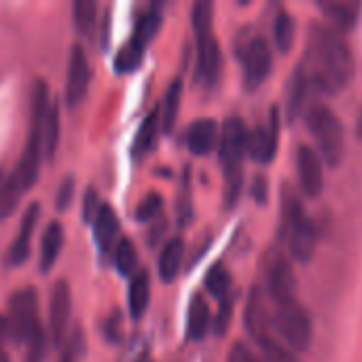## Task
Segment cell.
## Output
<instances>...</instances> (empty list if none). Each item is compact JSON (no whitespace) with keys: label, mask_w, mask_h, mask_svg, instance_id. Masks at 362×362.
<instances>
[{"label":"cell","mask_w":362,"mask_h":362,"mask_svg":"<svg viewBox=\"0 0 362 362\" xmlns=\"http://www.w3.org/2000/svg\"><path fill=\"white\" fill-rule=\"evenodd\" d=\"M221 66L223 53L218 40L212 34L197 38V78L208 87L216 85L221 76Z\"/></svg>","instance_id":"obj_12"},{"label":"cell","mask_w":362,"mask_h":362,"mask_svg":"<svg viewBox=\"0 0 362 362\" xmlns=\"http://www.w3.org/2000/svg\"><path fill=\"white\" fill-rule=\"evenodd\" d=\"M2 182H4V178H2V172H0V187H2Z\"/></svg>","instance_id":"obj_44"},{"label":"cell","mask_w":362,"mask_h":362,"mask_svg":"<svg viewBox=\"0 0 362 362\" xmlns=\"http://www.w3.org/2000/svg\"><path fill=\"white\" fill-rule=\"evenodd\" d=\"M70 314H72L70 286L64 280H59V282H55L53 293H51V301H49V327H51V339L55 344H59L64 339Z\"/></svg>","instance_id":"obj_11"},{"label":"cell","mask_w":362,"mask_h":362,"mask_svg":"<svg viewBox=\"0 0 362 362\" xmlns=\"http://www.w3.org/2000/svg\"><path fill=\"white\" fill-rule=\"evenodd\" d=\"M267 193H269L267 178H263V176H257V178H255V185H252V195H255V199H257L261 206L267 202Z\"/></svg>","instance_id":"obj_41"},{"label":"cell","mask_w":362,"mask_h":362,"mask_svg":"<svg viewBox=\"0 0 362 362\" xmlns=\"http://www.w3.org/2000/svg\"><path fill=\"white\" fill-rule=\"evenodd\" d=\"M274 40L282 53H288L295 42V21L286 8H280L274 19Z\"/></svg>","instance_id":"obj_25"},{"label":"cell","mask_w":362,"mask_h":362,"mask_svg":"<svg viewBox=\"0 0 362 362\" xmlns=\"http://www.w3.org/2000/svg\"><path fill=\"white\" fill-rule=\"evenodd\" d=\"M308 76H305V72H303V68L299 66V70L293 74V78H291V85H288V102H286V115H288V119L293 121L297 115H299V110H301V106H303V102H305V91H308Z\"/></svg>","instance_id":"obj_26"},{"label":"cell","mask_w":362,"mask_h":362,"mask_svg":"<svg viewBox=\"0 0 362 362\" xmlns=\"http://www.w3.org/2000/svg\"><path fill=\"white\" fill-rule=\"evenodd\" d=\"M138 263V252H136V246L132 244L129 238H121L119 244L115 246V267L123 274V276H129L134 272Z\"/></svg>","instance_id":"obj_31"},{"label":"cell","mask_w":362,"mask_h":362,"mask_svg":"<svg viewBox=\"0 0 362 362\" xmlns=\"http://www.w3.org/2000/svg\"><path fill=\"white\" fill-rule=\"evenodd\" d=\"M159 123H161V108L155 106V108L144 117V121L140 123V129H138V136H136V142H134L136 155H144V153L157 142Z\"/></svg>","instance_id":"obj_24"},{"label":"cell","mask_w":362,"mask_h":362,"mask_svg":"<svg viewBox=\"0 0 362 362\" xmlns=\"http://www.w3.org/2000/svg\"><path fill=\"white\" fill-rule=\"evenodd\" d=\"M227 362H261L257 358V354L246 346V344H242V341H238V344H233V348H231V352H229V358Z\"/></svg>","instance_id":"obj_39"},{"label":"cell","mask_w":362,"mask_h":362,"mask_svg":"<svg viewBox=\"0 0 362 362\" xmlns=\"http://www.w3.org/2000/svg\"><path fill=\"white\" fill-rule=\"evenodd\" d=\"M238 55L244 68V85L252 91L259 85H263L272 72V51L269 45L263 36L255 34L248 36L240 47H238Z\"/></svg>","instance_id":"obj_6"},{"label":"cell","mask_w":362,"mask_h":362,"mask_svg":"<svg viewBox=\"0 0 362 362\" xmlns=\"http://www.w3.org/2000/svg\"><path fill=\"white\" fill-rule=\"evenodd\" d=\"M282 238L288 244V250L293 259L299 263H310L316 250V227L308 218L301 202L297 195L291 193V189H284L282 197Z\"/></svg>","instance_id":"obj_2"},{"label":"cell","mask_w":362,"mask_h":362,"mask_svg":"<svg viewBox=\"0 0 362 362\" xmlns=\"http://www.w3.org/2000/svg\"><path fill=\"white\" fill-rule=\"evenodd\" d=\"M129 314L134 320H140L148 308V301H151V280H148V274L146 272H140L132 278V284H129Z\"/></svg>","instance_id":"obj_22"},{"label":"cell","mask_w":362,"mask_h":362,"mask_svg":"<svg viewBox=\"0 0 362 362\" xmlns=\"http://www.w3.org/2000/svg\"><path fill=\"white\" fill-rule=\"evenodd\" d=\"M72 193H74V180H72V178H66V180L62 182L59 191H57V208H59V210H64V208L70 206Z\"/></svg>","instance_id":"obj_40"},{"label":"cell","mask_w":362,"mask_h":362,"mask_svg":"<svg viewBox=\"0 0 362 362\" xmlns=\"http://www.w3.org/2000/svg\"><path fill=\"white\" fill-rule=\"evenodd\" d=\"M318 6L325 13V17L337 30H341V32H350L356 25V21H358L361 2H352V0H331V2H320Z\"/></svg>","instance_id":"obj_18"},{"label":"cell","mask_w":362,"mask_h":362,"mask_svg":"<svg viewBox=\"0 0 362 362\" xmlns=\"http://www.w3.org/2000/svg\"><path fill=\"white\" fill-rule=\"evenodd\" d=\"M246 138L248 129L240 117H231L225 121L221 132V161L225 165V176L242 174V159L246 155Z\"/></svg>","instance_id":"obj_7"},{"label":"cell","mask_w":362,"mask_h":362,"mask_svg":"<svg viewBox=\"0 0 362 362\" xmlns=\"http://www.w3.org/2000/svg\"><path fill=\"white\" fill-rule=\"evenodd\" d=\"M305 123H308V129L314 134V138L318 142L322 159L331 168H337L341 163V159H344V153H346L344 125L337 119V115L329 106L316 102V104H312L308 108Z\"/></svg>","instance_id":"obj_3"},{"label":"cell","mask_w":362,"mask_h":362,"mask_svg":"<svg viewBox=\"0 0 362 362\" xmlns=\"http://www.w3.org/2000/svg\"><path fill=\"white\" fill-rule=\"evenodd\" d=\"M180 100H182V81L176 78V81L168 87V93H165V100H163L161 125H163L165 132L174 129V125H176L178 110H180Z\"/></svg>","instance_id":"obj_27"},{"label":"cell","mask_w":362,"mask_h":362,"mask_svg":"<svg viewBox=\"0 0 362 362\" xmlns=\"http://www.w3.org/2000/svg\"><path fill=\"white\" fill-rule=\"evenodd\" d=\"M119 229H121V225H119L115 210L108 204H102L93 218V238L102 252H108L115 246V242L119 238Z\"/></svg>","instance_id":"obj_16"},{"label":"cell","mask_w":362,"mask_h":362,"mask_svg":"<svg viewBox=\"0 0 362 362\" xmlns=\"http://www.w3.org/2000/svg\"><path fill=\"white\" fill-rule=\"evenodd\" d=\"M212 11H214V6L210 0H199L193 4L191 17H193V28H195L197 38L212 34Z\"/></svg>","instance_id":"obj_33"},{"label":"cell","mask_w":362,"mask_h":362,"mask_svg":"<svg viewBox=\"0 0 362 362\" xmlns=\"http://www.w3.org/2000/svg\"><path fill=\"white\" fill-rule=\"evenodd\" d=\"M297 170H299V182L308 197H318L325 187V172H322V159L318 151L312 146L301 144L297 153Z\"/></svg>","instance_id":"obj_10"},{"label":"cell","mask_w":362,"mask_h":362,"mask_svg":"<svg viewBox=\"0 0 362 362\" xmlns=\"http://www.w3.org/2000/svg\"><path fill=\"white\" fill-rule=\"evenodd\" d=\"M308 83L322 93H339L346 89L356 72L354 55L341 34L325 23H312L308 36L305 64L301 66Z\"/></svg>","instance_id":"obj_1"},{"label":"cell","mask_w":362,"mask_h":362,"mask_svg":"<svg viewBox=\"0 0 362 362\" xmlns=\"http://www.w3.org/2000/svg\"><path fill=\"white\" fill-rule=\"evenodd\" d=\"M218 140V125L214 119H197L187 129V146L193 155H208Z\"/></svg>","instance_id":"obj_15"},{"label":"cell","mask_w":362,"mask_h":362,"mask_svg":"<svg viewBox=\"0 0 362 362\" xmlns=\"http://www.w3.org/2000/svg\"><path fill=\"white\" fill-rule=\"evenodd\" d=\"M274 327L282 335L284 344L295 352H308L312 346V318L308 310L297 301H286L276 305Z\"/></svg>","instance_id":"obj_4"},{"label":"cell","mask_w":362,"mask_h":362,"mask_svg":"<svg viewBox=\"0 0 362 362\" xmlns=\"http://www.w3.org/2000/svg\"><path fill=\"white\" fill-rule=\"evenodd\" d=\"M64 246V227L57 221H51L45 231H42V240H40V272L49 274L62 252Z\"/></svg>","instance_id":"obj_19"},{"label":"cell","mask_w":362,"mask_h":362,"mask_svg":"<svg viewBox=\"0 0 362 362\" xmlns=\"http://www.w3.org/2000/svg\"><path fill=\"white\" fill-rule=\"evenodd\" d=\"M159 28H161V13H159L157 8H151V11H146V13L138 19L132 40H136L140 47L146 49V45L155 38V34L159 32Z\"/></svg>","instance_id":"obj_28"},{"label":"cell","mask_w":362,"mask_h":362,"mask_svg":"<svg viewBox=\"0 0 362 362\" xmlns=\"http://www.w3.org/2000/svg\"><path fill=\"white\" fill-rule=\"evenodd\" d=\"M100 206H102V204L98 202L95 189H87V193H85V197H83V218H85V223H93V218H95Z\"/></svg>","instance_id":"obj_38"},{"label":"cell","mask_w":362,"mask_h":362,"mask_svg":"<svg viewBox=\"0 0 362 362\" xmlns=\"http://www.w3.org/2000/svg\"><path fill=\"white\" fill-rule=\"evenodd\" d=\"M142 55H144V47H140L136 40H127L115 57V70L117 72L136 70L142 62Z\"/></svg>","instance_id":"obj_30"},{"label":"cell","mask_w":362,"mask_h":362,"mask_svg":"<svg viewBox=\"0 0 362 362\" xmlns=\"http://www.w3.org/2000/svg\"><path fill=\"white\" fill-rule=\"evenodd\" d=\"M0 362H8V356H6V352H4L2 346H0Z\"/></svg>","instance_id":"obj_43"},{"label":"cell","mask_w":362,"mask_h":362,"mask_svg":"<svg viewBox=\"0 0 362 362\" xmlns=\"http://www.w3.org/2000/svg\"><path fill=\"white\" fill-rule=\"evenodd\" d=\"M8 339L17 344H28L40 329L38 325V297L32 288H21L8 299L6 312Z\"/></svg>","instance_id":"obj_5"},{"label":"cell","mask_w":362,"mask_h":362,"mask_svg":"<svg viewBox=\"0 0 362 362\" xmlns=\"http://www.w3.org/2000/svg\"><path fill=\"white\" fill-rule=\"evenodd\" d=\"M38 218H40V204L34 202L23 212L19 231L15 235V242L11 244V250H8V263L11 265H21L30 257V242H32V235H34Z\"/></svg>","instance_id":"obj_14"},{"label":"cell","mask_w":362,"mask_h":362,"mask_svg":"<svg viewBox=\"0 0 362 362\" xmlns=\"http://www.w3.org/2000/svg\"><path fill=\"white\" fill-rule=\"evenodd\" d=\"M95 11H98V4L93 0H74L72 13H74V23L81 34H91L93 23H95Z\"/></svg>","instance_id":"obj_32"},{"label":"cell","mask_w":362,"mask_h":362,"mask_svg":"<svg viewBox=\"0 0 362 362\" xmlns=\"http://www.w3.org/2000/svg\"><path fill=\"white\" fill-rule=\"evenodd\" d=\"M278 136H280V117L278 108H272L269 125H257L252 132H248L246 138V153L257 163H269L276 157L278 151Z\"/></svg>","instance_id":"obj_8"},{"label":"cell","mask_w":362,"mask_h":362,"mask_svg":"<svg viewBox=\"0 0 362 362\" xmlns=\"http://www.w3.org/2000/svg\"><path fill=\"white\" fill-rule=\"evenodd\" d=\"M91 81V68L89 57L81 45H74L68 59V74H66V102L68 106H76L89 89Z\"/></svg>","instance_id":"obj_9"},{"label":"cell","mask_w":362,"mask_h":362,"mask_svg":"<svg viewBox=\"0 0 362 362\" xmlns=\"http://www.w3.org/2000/svg\"><path fill=\"white\" fill-rule=\"evenodd\" d=\"M244 322L246 329L250 333L252 339H257V344L265 337H269V316L263 303V295L259 288H255L248 297V305H246V314H244Z\"/></svg>","instance_id":"obj_17"},{"label":"cell","mask_w":362,"mask_h":362,"mask_svg":"<svg viewBox=\"0 0 362 362\" xmlns=\"http://www.w3.org/2000/svg\"><path fill=\"white\" fill-rule=\"evenodd\" d=\"M208 329H210V308L202 295H193L187 316V335L189 339L199 341L206 337Z\"/></svg>","instance_id":"obj_20"},{"label":"cell","mask_w":362,"mask_h":362,"mask_svg":"<svg viewBox=\"0 0 362 362\" xmlns=\"http://www.w3.org/2000/svg\"><path fill=\"white\" fill-rule=\"evenodd\" d=\"M138 362H148V361H146V358H140V361H138Z\"/></svg>","instance_id":"obj_45"},{"label":"cell","mask_w":362,"mask_h":362,"mask_svg":"<svg viewBox=\"0 0 362 362\" xmlns=\"http://www.w3.org/2000/svg\"><path fill=\"white\" fill-rule=\"evenodd\" d=\"M57 142H59V106L55 100H49L42 121V155L51 159L55 155Z\"/></svg>","instance_id":"obj_23"},{"label":"cell","mask_w":362,"mask_h":362,"mask_svg":"<svg viewBox=\"0 0 362 362\" xmlns=\"http://www.w3.org/2000/svg\"><path fill=\"white\" fill-rule=\"evenodd\" d=\"M259 348L263 352V361L265 362H297L295 354L286 346H282L280 341H276L272 335L265 337V339H261L259 341Z\"/></svg>","instance_id":"obj_34"},{"label":"cell","mask_w":362,"mask_h":362,"mask_svg":"<svg viewBox=\"0 0 362 362\" xmlns=\"http://www.w3.org/2000/svg\"><path fill=\"white\" fill-rule=\"evenodd\" d=\"M204 284H206V288H208V293H210L212 297H216V299L223 301L225 297H229V291H231V276H229V272L225 269L223 263H216V265H212L210 272L206 274Z\"/></svg>","instance_id":"obj_29"},{"label":"cell","mask_w":362,"mask_h":362,"mask_svg":"<svg viewBox=\"0 0 362 362\" xmlns=\"http://www.w3.org/2000/svg\"><path fill=\"white\" fill-rule=\"evenodd\" d=\"M59 362H72V354H70V352H64V354H62V361Z\"/></svg>","instance_id":"obj_42"},{"label":"cell","mask_w":362,"mask_h":362,"mask_svg":"<svg viewBox=\"0 0 362 362\" xmlns=\"http://www.w3.org/2000/svg\"><path fill=\"white\" fill-rule=\"evenodd\" d=\"M267 288H269V295L274 297L276 305L295 299L297 280H295L293 265H291L284 257H278V259L272 263L269 274H267Z\"/></svg>","instance_id":"obj_13"},{"label":"cell","mask_w":362,"mask_h":362,"mask_svg":"<svg viewBox=\"0 0 362 362\" xmlns=\"http://www.w3.org/2000/svg\"><path fill=\"white\" fill-rule=\"evenodd\" d=\"M231 316H233V297H225L218 310V316L214 320V333L216 335H225L229 325H231Z\"/></svg>","instance_id":"obj_36"},{"label":"cell","mask_w":362,"mask_h":362,"mask_svg":"<svg viewBox=\"0 0 362 362\" xmlns=\"http://www.w3.org/2000/svg\"><path fill=\"white\" fill-rule=\"evenodd\" d=\"M25 346H28V352H25V361L23 362L45 361V333L42 331H38Z\"/></svg>","instance_id":"obj_37"},{"label":"cell","mask_w":362,"mask_h":362,"mask_svg":"<svg viewBox=\"0 0 362 362\" xmlns=\"http://www.w3.org/2000/svg\"><path fill=\"white\" fill-rule=\"evenodd\" d=\"M185 257V244L180 238H172L159 255V276L163 282H174Z\"/></svg>","instance_id":"obj_21"},{"label":"cell","mask_w":362,"mask_h":362,"mask_svg":"<svg viewBox=\"0 0 362 362\" xmlns=\"http://www.w3.org/2000/svg\"><path fill=\"white\" fill-rule=\"evenodd\" d=\"M161 206H163V197L159 195V193H148L140 204H138V208H136V218L140 221V223H148V221H153L159 212H161Z\"/></svg>","instance_id":"obj_35"}]
</instances>
